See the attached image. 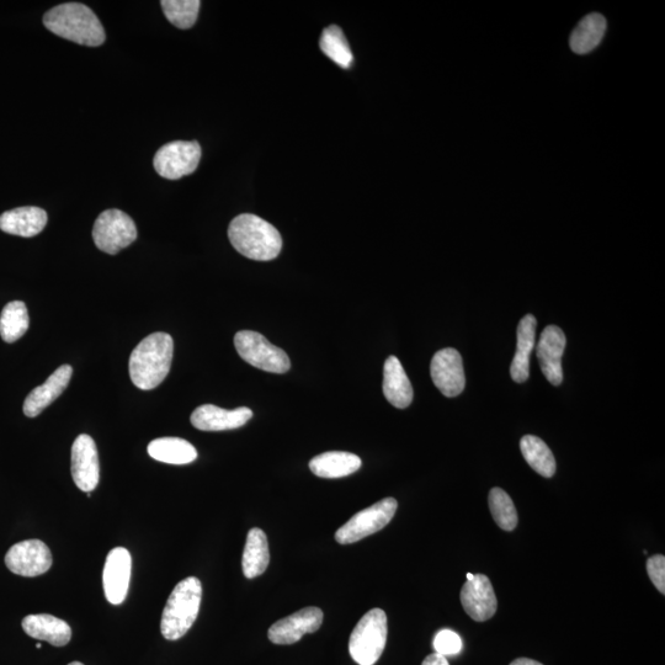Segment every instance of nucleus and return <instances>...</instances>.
Wrapping results in <instances>:
<instances>
[{
    "instance_id": "obj_1",
    "label": "nucleus",
    "mask_w": 665,
    "mask_h": 665,
    "mask_svg": "<svg viewBox=\"0 0 665 665\" xmlns=\"http://www.w3.org/2000/svg\"><path fill=\"white\" fill-rule=\"evenodd\" d=\"M173 338L167 333L148 335L133 349L130 358V376L133 385L150 391L166 380L172 367Z\"/></svg>"
},
{
    "instance_id": "obj_2",
    "label": "nucleus",
    "mask_w": 665,
    "mask_h": 665,
    "mask_svg": "<svg viewBox=\"0 0 665 665\" xmlns=\"http://www.w3.org/2000/svg\"><path fill=\"white\" fill-rule=\"evenodd\" d=\"M44 24L51 33L79 45L98 47L105 41L99 18L81 3L57 5L44 15Z\"/></svg>"
},
{
    "instance_id": "obj_3",
    "label": "nucleus",
    "mask_w": 665,
    "mask_h": 665,
    "mask_svg": "<svg viewBox=\"0 0 665 665\" xmlns=\"http://www.w3.org/2000/svg\"><path fill=\"white\" fill-rule=\"evenodd\" d=\"M228 238L238 253L258 262H269L281 252L283 238L271 223L255 215H239L228 228Z\"/></svg>"
},
{
    "instance_id": "obj_4",
    "label": "nucleus",
    "mask_w": 665,
    "mask_h": 665,
    "mask_svg": "<svg viewBox=\"0 0 665 665\" xmlns=\"http://www.w3.org/2000/svg\"><path fill=\"white\" fill-rule=\"evenodd\" d=\"M201 599L198 578H186L174 588L162 615L161 631L166 640L177 641L188 633L198 619Z\"/></svg>"
},
{
    "instance_id": "obj_5",
    "label": "nucleus",
    "mask_w": 665,
    "mask_h": 665,
    "mask_svg": "<svg viewBox=\"0 0 665 665\" xmlns=\"http://www.w3.org/2000/svg\"><path fill=\"white\" fill-rule=\"evenodd\" d=\"M387 615L381 609H372L361 617L351 633L349 652L359 665H374L379 661L387 642Z\"/></svg>"
},
{
    "instance_id": "obj_6",
    "label": "nucleus",
    "mask_w": 665,
    "mask_h": 665,
    "mask_svg": "<svg viewBox=\"0 0 665 665\" xmlns=\"http://www.w3.org/2000/svg\"><path fill=\"white\" fill-rule=\"evenodd\" d=\"M234 347L249 365L271 374H285L290 370L289 355L275 347L264 335L253 331H241L234 337Z\"/></svg>"
},
{
    "instance_id": "obj_7",
    "label": "nucleus",
    "mask_w": 665,
    "mask_h": 665,
    "mask_svg": "<svg viewBox=\"0 0 665 665\" xmlns=\"http://www.w3.org/2000/svg\"><path fill=\"white\" fill-rule=\"evenodd\" d=\"M398 503L395 498H385L371 507L355 514L347 524L335 532V540L340 545L355 544L365 537L374 535L386 528L395 516Z\"/></svg>"
},
{
    "instance_id": "obj_8",
    "label": "nucleus",
    "mask_w": 665,
    "mask_h": 665,
    "mask_svg": "<svg viewBox=\"0 0 665 665\" xmlns=\"http://www.w3.org/2000/svg\"><path fill=\"white\" fill-rule=\"evenodd\" d=\"M136 238L135 222L120 210H106L94 223V243L105 253L117 254L120 250L131 246Z\"/></svg>"
},
{
    "instance_id": "obj_9",
    "label": "nucleus",
    "mask_w": 665,
    "mask_h": 665,
    "mask_svg": "<svg viewBox=\"0 0 665 665\" xmlns=\"http://www.w3.org/2000/svg\"><path fill=\"white\" fill-rule=\"evenodd\" d=\"M201 154L198 142H170L156 153L153 166L162 178L178 180L198 169Z\"/></svg>"
},
{
    "instance_id": "obj_10",
    "label": "nucleus",
    "mask_w": 665,
    "mask_h": 665,
    "mask_svg": "<svg viewBox=\"0 0 665 665\" xmlns=\"http://www.w3.org/2000/svg\"><path fill=\"white\" fill-rule=\"evenodd\" d=\"M49 547L40 540H26L14 545L5 556V565L10 572L21 577H37L52 566Z\"/></svg>"
},
{
    "instance_id": "obj_11",
    "label": "nucleus",
    "mask_w": 665,
    "mask_h": 665,
    "mask_svg": "<svg viewBox=\"0 0 665 665\" xmlns=\"http://www.w3.org/2000/svg\"><path fill=\"white\" fill-rule=\"evenodd\" d=\"M430 375L434 385L446 397H456L465 390L466 377L464 361L456 349L438 351L430 365Z\"/></svg>"
},
{
    "instance_id": "obj_12",
    "label": "nucleus",
    "mask_w": 665,
    "mask_h": 665,
    "mask_svg": "<svg viewBox=\"0 0 665 665\" xmlns=\"http://www.w3.org/2000/svg\"><path fill=\"white\" fill-rule=\"evenodd\" d=\"M324 614L319 608H305L270 627L268 637L274 645H294L307 633H315L323 624Z\"/></svg>"
},
{
    "instance_id": "obj_13",
    "label": "nucleus",
    "mask_w": 665,
    "mask_h": 665,
    "mask_svg": "<svg viewBox=\"0 0 665 665\" xmlns=\"http://www.w3.org/2000/svg\"><path fill=\"white\" fill-rule=\"evenodd\" d=\"M72 477L83 492H93L100 480L97 445L92 436L79 435L72 446Z\"/></svg>"
},
{
    "instance_id": "obj_14",
    "label": "nucleus",
    "mask_w": 665,
    "mask_h": 665,
    "mask_svg": "<svg viewBox=\"0 0 665 665\" xmlns=\"http://www.w3.org/2000/svg\"><path fill=\"white\" fill-rule=\"evenodd\" d=\"M132 560L130 552L122 547L111 550L103 572V585L105 597L110 604L124 603L129 593L131 581Z\"/></svg>"
},
{
    "instance_id": "obj_15",
    "label": "nucleus",
    "mask_w": 665,
    "mask_h": 665,
    "mask_svg": "<svg viewBox=\"0 0 665 665\" xmlns=\"http://www.w3.org/2000/svg\"><path fill=\"white\" fill-rule=\"evenodd\" d=\"M461 604L472 620L484 622L497 613L498 601L491 581L484 574H475L461 589Z\"/></svg>"
},
{
    "instance_id": "obj_16",
    "label": "nucleus",
    "mask_w": 665,
    "mask_h": 665,
    "mask_svg": "<svg viewBox=\"0 0 665 665\" xmlns=\"http://www.w3.org/2000/svg\"><path fill=\"white\" fill-rule=\"evenodd\" d=\"M566 335L561 328L549 326L542 332L537 344V360L547 381L560 386L563 381L562 356L566 349Z\"/></svg>"
},
{
    "instance_id": "obj_17",
    "label": "nucleus",
    "mask_w": 665,
    "mask_h": 665,
    "mask_svg": "<svg viewBox=\"0 0 665 665\" xmlns=\"http://www.w3.org/2000/svg\"><path fill=\"white\" fill-rule=\"evenodd\" d=\"M252 418L253 412L246 407L227 411L214 404H204L191 414V424L202 432H223L241 428Z\"/></svg>"
},
{
    "instance_id": "obj_18",
    "label": "nucleus",
    "mask_w": 665,
    "mask_h": 665,
    "mask_svg": "<svg viewBox=\"0 0 665 665\" xmlns=\"http://www.w3.org/2000/svg\"><path fill=\"white\" fill-rule=\"evenodd\" d=\"M73 369L71 365H62L53 372L44 385L34 388L24 402V413L26 417L35 418L45 411L47 407L56 401L65 392L69 381H71Z\"/></svg>"
},
{
    "instance_id": "obj_19",
    "label": "nucleus",
    "mask_w": 665,
    "mask_h": 665,
    "mask_svg": "<svg viewBox=\"0 0 665 665\" xmlns=\"http://www.w3.org/2000/svg\"><path fill=\"white\" fill-rule=\"evenodd\" d=\"M47 214L40 207L26 206L0 215V230L19 237H35L45 230Z\"/></svg>"
},
{
    "instance_id": "obj_20",
    "label": "nucleus",
    "mask_w": 665,
    "mask_h": 665,
    "mask_svg": "<svg viewBox=\"0 0 665 665\" xmlns=\"http://www.w3.org/2000/svg\"><path fill=\"white\" fill-rule=\"evenodd\" d=\"M383 395L393 407L404 409L411 406L413 387L401 361L390 356L383 367Z\"/></svg>"
},
{
    "instance_id": "obj_21",
    "label": "nucleus",
    "mask_w": 665,
    "mask_h": 665,
    "mask_svg": "<svg viewBox=\"0 0 665 665\" xmlns=\"http://www.w3.org/2000/svg\"><path fill=\"white\" fill-rule=\"evenodd\" d=\"M23 629L35 640L46 641L56 647L68 645L72 638V630L67 622L52 615L26 616L23 620Z\"/></svg>"
},
{
    "instance_id": "obj_22",
    "label": "nucleus",
    "mask_w": 665,
    "mask_h": 665,
    "mask_svg": "<svg viewBox=\"0 0 665 665\" xmlns=\"http://www.w3.org/2000/svg\"><path fill=\"white\" fill-rule=\"evenodd\" d=\"M537 321L532 315L521 319L516 333V353L510 366V375L518 383L528 381L530 376V355L535 347Z\"/></svg>"
},
{
    "instance_id": "obj_23",
    "label": "nucleus",
    "mask_w": 665,
    "mask_h": 665,
    "mask_svg": "<svg viewBox=\"0 0 665 665\" xmlns=\"http://www.w3.org/2000/svg\"><path fill=\"white\" fill-rule=\"evenodd\" d=\"M363 465L358 455L344 451H329L313 457L310 470L321 478H343L353 475Z\"/></svg>"
},
{
    "instance_id": "obj_24",
    "label": "nucleus",
    "mask_w": 665,
    "mask_h": 665,
    "mask_svg": "<svg viewBox=\"0 0 665 665\" xmlns=\"http://www.w3.org/2000/svg\"><path fill=\"white\" fill-rule=\"evenodd\" d=\"M608 23L603 15L593 13L579 21L577 28L569 37V46L577 55H587L597 49L603 41Z\"/></svg>"
},
{
    "instance_id": "obj_25",
    "label": "nucleus",
    "mask_w": 665,
    "mask_h": 665,
    "mask_svg": "<svg viewBox=\"0 0 665 665\" xmlns=\"http://www.w3.org/2000/svg\"><path fill=\"white\" fill-rule=\"evenodd\" d=\"M270 563L268 537L265 532L254 528L248 532L246 547L243 552V573L248 579L262 576Z\"/></svg>"
},
{
    "instance_id": "obj_26",
    "label": "nucleus",
    "mask_w": 665,
    "mask_h": 665,
    "mask_svg": "<svg viewBox=\"0 0 665 665\" xmlns=\"http://www.w3.org/2000/svg\"><path fill=\"white\" fill-rule=\"evenodd\" d=\"M148 454L153 460L169 465H188L198 459L193 445L180 438H161L151 441Z\"/></svg>"
},
{
    "instance_id": "obj_27",
    "label": "nucleus",
    "mask_w": 665,
    "mask_h": 665,
    "mask_svg": "<svg viewBox=\"0 0 665 665\" xmlns=\"http://www.w3.org/2000/svg\"><path fill=\"white\" fill-rule=\"evenodd\" d=\"M521 454L529 466L542 477L551 478L556 473V460L544 440L525 435L520 441Z\"/></svg>"
},
{
    "instance_id": "obj_28",
    "label": "nucleus",
    "mask_w": 665,
    "mask_h": 665,
    "mask_svg": "<svg viewBox=\"0 0 665 665\" xmlns=\"http://www.w3.org/2000/svg\"><path fill=\"white\" fill-rule=\"evenodd\" d=\"M30 324L28 308L21 301H13L4 307L0 316V335L7 343H15L28 332Z\"/></svg>"
},
{
    "instance_id": "obj_29",
    "label": "nucleus",
    "mask_w": 665,
    "mask_h": 665,
    "mask_svg": "<svg viewBox=\"0 0 665 665\" xmlns=\"http://www.w3.org/2000/svg\"><path fill=\"white\" fill-rule=\"evenodd\" d=\"M319 46L324 55L331 58L338 66L350 68L353 65V52L350 50L349 42L345 39L343 31L338 26L332 25L323 31Z\"/></svg>"
},
{
    "instance_id": "obj_30",
    "label": "nucleus",
    "mask_w": 665,
    "mask_h": 665,
    "mask_svg": "<svg viewBox=\"0 0 665 665\" xmlns=\"http://www.w3.org/2000/svg\"><path fill=\"white\" fill-rule=\"evenodd\" d=\"M489 509L500 529L513 531L518 526V512L512 498L503 489L493 488L488 497Z\"/></svg>"
},
{
    "instance_id": "obj_31",
    "label": "nucleus",
    "mask_w": 665,
    "mask_h": 665,
    "mask_svg": "<svg viewBox=\"0 0 665 665\" xmlns=\"http://www.w3.org/2000/svg\"><path fill=\"white\" fill-rule=\"evenodd\" d=\"M161 5L170 23L185 30L193 28L198 20L201 3L199 0H163Z\"/></svg>"
},
{
    "instance_id": "obj_32",
    "label": "nucleus",
    "mask_w": 665,
    "mask_h": 665,
    "mask_svg": "<svg viewBox=\"0 0 665 665\" xmlns=\"http://www.w3.org/2000/svg\"><path fill=\"white\" fill-rule=\"evenodd\" d=\"M433 645L440 656H456L461 652L462 640L454 631L441 630L436 633Z\"/></svg>"
},
{
    "instance_id": "obj_33",
    "label": "nucleus",
    "mask_w": 665,
    "mask_h": 665,
    "mask_svg": "<svg viewBox=\"0 0 665 665\" xmlns=\"http://www.w3.org/2000/svg\"><path fill=\"white\" fill-rule=\"evenodd\" d=\"M647 573L651 578L654 587L662 595L665 594V557L663 555H654L647 561Z\"/></svg>"
},
{
    "instance_id": "obj_34",
    "label": "nucleus",
    "mask_w": 665,
    "mask_h": 665,
    "mask_svg": "<svg viewBox=\"0 0 665 665\" xmlns=\"http://www.w3.org/2000/svg\"><path fill=\"white\" fill-rule=\"evenodd\" d=\"M422 665H450V663L446 657L440 656L438 653H433L424 659Z\"/></svg>"
},
{
    "instance_id": "obj_35",
    "label": "nucleus",
    "mask_w": 665,
    "mask_h": 665,
    "mask_svg": "<svg viewBox=\"0 0 665 665\" xmlns=\"http://www.w3.org/2000/svg\"><path fill=\"white\" fill-rule=\"evenodd\" d=\"M510 665H544V664L536 662V661H534V659L519 658V659H515V661Z\"/></svg>"
},
{
    "instance_id": "obj_36",
    "label": "nucleus",
    "mask_w": 665,
    "mask_h": 665,
    "mask_svg": "<svg viewBox=\"0 0 665 665\" xmlns=\"http://www.w3.org/2000/svg\"><path fill=\"white\" fill-rule=\"evenodd\" d=\"M473 577H475V574L467 573V581H471Z\"/></svg>"
},
{
    "instance_id": "obj_37",
    "label": "nucleus",
    "mask_w": 665,
    "mask_h": 665,
    "mask_svg": "<svg viewBox=\"0 0 665 665\" xmlns=\"http://www.w3.org/2000/svg\"><path fill=\"white\" fill-rule=\"evenodd\" d=\"M68 665H84V664H82V663H79V662H73V663H71V664H68Z\"/></svg>"
},
{
    "instance_id": "obj_38",
    "label": "nucleus",
    "mask_w": 665,
    "mask_h": 665,
    "mask_svg": "<svg viewBox=\"0 0 665 665\" xmlns=\"http://www.w3.org/2000/svg\"><path fill=\"white\" fill-rule=\"evenodd\" d=\"M36 647L40 649L41 648V643H37Z\"/></svg>"
}]
</instances>
